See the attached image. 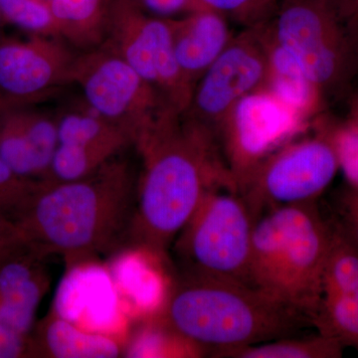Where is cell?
<instances>
[{
  "instance_id": "5b68a950",
  "label": "cell",
  "mask_w": 358,
  "mask_h": 358,
  "mask_svg": "<svg viewBox=\"0 0 358 358\" xmlns=\"http://www.w3.org/2000/svg\"><path fill=\"white\" fill-rule=\"evenodd\" d=\"M254 224L239 193L224 188L207 192L176 241L185 274L249 286Z\"/></svg>"
},
{
  "instance_id": "2e32d148",
  "label": "cell",
  "mask_w": 358,
  "mask_h": 358,
  "mask_svg": "<svg viewBox=\"0 0 358 358\" xmlns=\"http://www.w3.org/2000/svg\"><path fill=\"white\" fill-rule=\"evenodd\" d=\"M268 21L262 24L267 59L262 88L313 124L315 117L324 114L326 96L308 76L298 60L273 36Z\"/></svg>"
},
{
  "instance_id": "d590c367",
  "label": "cell",
  "mask_w": 358,
  "mask_h": 358,
  "mask_svg": "<svg viewBox=\"0 0 358 358\" xmlns=\"http://www.w3.org/2000/svg\"><path fill=\"white\" fill-rule=\"evenodd\" d=\"M10 108H14L13 103H9L6 99L0 96V115L3 114L6 110L10 109Z\"/></svg>"
},
{
  "instance_id": "d6a6232c",
  "label": "cell",
  "mask_w": 358,
  "mask_h": 358,
  "mask_svg": "<svg viewBox=\"0 0 358 358\" xmlns=\"http://www.w3.org/2000/svg\"><path fill=\"white\" fill-rule=\"evenodd\" d=\"M341 213L350 237L358 246V189L350 187L341 197Z\"/></svg>"
},
{
  "instance_id": "e0dca14e",
  "label": "cell",
  "mask_w": 358,
  "mask_h": 358,
  "mask_svg": "<svg viewBox=\"0 0 358 358\" xmlns=\"http://www.w3.org/2000/svg\"><path fill=\"white\" fill-rule=\"evenodd\" d=\"M113 256L115 258L110 264V279L122 303L136 315L155 317L162 310L171 289L155 268L152 259L157 256L134 247L122 250Z\"/></svg>"
},
{
  "instance_id": "603a6c76",
  "label": "cell",
  "mask_w": 358,
  "mask_h": 358,
  "mask_svg": "<svg viewBox=\"0 0 358 358\" xmlns=\"http://www.w3.org/2000/svg\"><path fill=\"white\" fill-rule=\"evenodd\" d=\"M353 293H358L357 244L346 231L331 230L322 274V294Z\"/></svg>"
},
{
  "instance_id": "4fadbf2b",
  "label": "cell",
  "mask_w": 358,
  "mask_h": 358,
  "mask_svg": "<svg viewBox=\"0 0 358 358\" xmlns=\"http://www.w3.org/2000/svg\"><path fill=\"white\" fill-rule=\"evenodd\" d=\"M58 145L56 117L23 107L0 115V159L20 176L43 180Z\"/></svg>"
},
{
  "instance_id": "52a82bcc",
  "label": "cell",
  "mask_w": 358,
  "mask_h": 358,
  "mask_svg": "<svg viewBox=\"0 0 358 358\" xmlns=\"http://www.w3.org/2000/svg\"><path fill=\"white\" fill-rule=\"evenodd\" d=\"M338 169L329 141L303 134L268 155L239 194L256 221L272 209L317 201Z\"/></svg>"
},
{
  "instance_id": "44dd1931",
  "label": "cell",
  "mask_w": 358,
  "mask_h": 358,
  "mask_svg": "<svg viewBox=\"0 0 358 358\" xmlns=\"http://www.w3.org/2000/svg\"><path fill=\"white\" fill-rule=\"evenodd\" d=\"M56 121L59 145L107 148L119 154L133 145L128 134L85 102L63 110Z\"/></svg>"
},
{
  "instance_id": "836d02e7",
  "label": "cell",
  "mask_w": 358,
  "mask_h": 358,
  "mask_svg": "<svg viewBox=\"0 0 358 358\" xmlns=\"http://www.w3.org/2000/svg\"><path fill=\"white\" fill-rule=\"evenodd\" d=\"M23 245L15 223L0 215V263Z\"/></svg>"
},
{
  "instance_id": "4316f807",
  "label": "cell",
  "mask_w": 358,
  "mask_h": 358,
  "mask_svg": "<svg viewBox=\"0 0 358 358\" xmlns=\"http://www.w3.org/2000/svg\"><path fill=\"white\" fill-rule=\"evenodd\" d=\"M312 129L331 143L350 187L358 189V128L352 122H341L322 114L313 122Z\"/></svg>"
},
{
  "instance_id": "f546056e",
  "label": "cell",
  "mask_w": 358,
  "mask_h": 358,
  "mask_svg": "<svg viewBox=\"0 0 358 358\" xmlns=\"http://www.w3.org/2000/svg\"><path fill=\"white\" fill-rule=\"evenodd\" d=\"M202 6L220 13L228 20L252 27L270 20L279 0H199Z\"/></svg>"
},
{
  "instance_id": "ac0fdd59",
  "label": "cell",
  "mask_w": 358,
  "mask_h": 358,
  "mask_svg": "<svg viewBox=\"0 0 358 358\" xmlns=\"http://www.w3.org/2000/svg\"><path fill=\"white\" fill-rule=\"evenodd\" d=\"M30 338L34 357L115 358L122 353L115 338L83 331L55 310L39 322Z\"/></svg>"
},
{
  "instance_id": "f1b7e54d",
  "label": "cell",
  "mask_w": 358,
  "mask_h": 358,
  "mask_svg": "<svg viewBox=\"0 0 358 358\" xmlns=\"http://www.w3.org/2000/svg\"><path fill=\"white\" fill-rule=\"evenodd\" d=\"M40 179L24 178L0 159V215L15 221L43 185Z\"/></svg>"
},
{
  "instance_id": "9c48e42d",
  "label": "cell",
  "mask_w": 358,
  "mask_h": 358,
  "mask_svg": "<svg viewBox=\"0 0 358 358\" xmlns=\"http://www.w3.org/2000/svg\"><path fill=\"white\" fill-rule=\"evenodd\" d=\"M312 122L261 88L231 108L216 129L224 159L238 192L259 164L285 143L303 136Z\"/></svg>"
},
{
  "instance_id": "ffe728a7",
  "label": "cell",
  "mask_w": 358,
  "mask_h": 358,
  "mask_svg": "<svg viewBox=\"0 0 358 358\" xmlns=\"http://www.w3.org/2000/svg\"><path fill=\"white\" fill-rule=\"evenodd\" d=\"M112 0H51L61 38L78 48L91 50L107 37Z\"/></svg>"
},
{
  "instance_id": "8d00e7d4",
  "label": "cell",
  "mask_w": 358,
  "mask_h": 358,
  "mask_svg": "<svg viewBox=\"0 0 358 358\" xmlns=\"http://www.w3.org/2000/svg\"><path fill=\"white\" fill-rule=\"evenodd\" d=\"M6 24V21L3 20V16H2L1 11H0V30H1L2 26Z\"/></svg>"
},
{
  "instance_id": "7402d4cb",
  "label": "cell",
  "mask_w": 358,
  "mask_h": 358,
  "mask_svg": "<svg viewBox=\"0 0 358 358\" xmlns=\"http://www.w3.org/2000/svg\"><path fill=\"white\" fill-rule=\"evenodd\" d=\"M343 346L336 339L319 333L308 338L273 339L227 350L218 357L229 358H339Z\"/></svg>"
},
{
  "instance_id": "277c9868",
  "label": "cell",
  "mask_w": 358,
  "mask_h": 358,
  "mask_svg": "<svg viewBox=\"0 0 358 358\" xmlns=\"http://www.w3.org/2000/svg\"><path fill=\"white\" fill-rule=\"evenodd\" d=\"M273 36L326 98L343 95L358 73V7L350 0H282Z\"/></svg>"
},
{
  "instance_id": "5bb4252c",
  "label": "cell",
  "mask_w": 358,
  "mask_h": 358,
  "mask_svg": "<svg viewBox=\"0 0 358 358\" xmlns=\"http://www.w3.org/2000/svg\"><path fill=\"white\" fill-rule=\"evenodd\" d=\"M46 257L30 247H20L0 263V324L28 336L50 277Z\"/></svg>"
},
{
  "instance_id": "8992f818",
  "label": "cell",
  "mask_w": 358,
  "mask_h": 358,
  "mask_svg": "<svg viewBox=\"0 0 358 358\" xmlns=\"http://www.w3.org/2000/svg\"><path fill=\"white\" fill-rule=\"evenodd\" d=\"M73 83L84 102L128 134L133 145L160 115L173 110L107 43L77 55Z\"/></svg>"
},
{
  "instance_id": "6da1fadb",
  "label": "cell",
  "mask_w": 358,
  "mask_h": 358,
  "mask_svg": "<svg viewBox=\"0 0 358 358\" xmlns=\"http://www.w3.org/2000/svg\"><path fill=\"white\" fill-rule=\"evenodd\" d=\"M134 147L143 167L129 247L164 259L205 194L238 192L237 185L216 134L176 110L160 115Z\"/></svg>"
},
{
  "instance_id": "e575fe53",
  "label": "cell",
  "mask_w": 358,
  "mask_h": 358,
  "mask_svg": "<svg viewBox=\"0 0 358 358\" xmlns=\"http://www.w3.org/2000/svg\"><path fill=\"white\" fill-rule=\"evenodd\" d=\"M348 121L352 122L358 128V94L353 96L352 102H350Z\"/></svg>"
},
{
  "instance_id": "7a4b0ae2",
  "label": "cell",
  "mask_w": 358,
  "mask_h": 358,
  "mask_svg": "<svg viewBox=\"0 0 358 358\" xmlns=\"http://www.w3.org/2000/svg\"><path fill=\"white\" fill-rule=\"evenodd\" d=\"M138 180L120 155L79 180H43L14 223L23 242L46 258L61 256L73 265L114 255L129 247Z\"/></svg>"
},
{
  "instance_id": "83f0119b",
  "label": "cell",
  "mask_w": 358,
  "mask_h": 358,
  "mask_svg": "<svg viewBox=\"0 0 358 358\" xmlns=\"http://www.w3.org/2000/svg\"><path fill=\"white\" fill-rule=\"evenodd\" d=\"M6 23L38 36L59 38L51 0H0Z\"/></svg>"
},
{
  "instance_id": "ba28073f",
  "label": "cell",
  "mask_w": 358,
  "mask_h": 358,
  "mask_svg": "<svg viewBox=\"0 0 358 358\" xmlns=\"http://www.w3.org/2000/svg\"><path fill=\"white\" fill-rule=\"evenodd\" d=\"M105 42L171 109L185 114L193 89L179 70L167 18L148 13L134 0H112Z\"/></svg>"
},
{
  "instance_id": "30bf717a",
  "label": "cell",
  "mask_w": 358,
  "mask_h": 358,
  "mask_svg": "<svg viewBox=\"0 0 358 358\" xmlns=\"http://www.w3.org/2000/svg\"><path fill=\"white\" fill-rule=\"evenodd\" d=\"M262 24L235 35L195 85L185 115L214 134L238 101L264 86L267 59Z\"/></svg>"
},
{
  "instance_id": "9a60e30c",
  "label": "cell",
  "mask_w": 358,
  "mask_h": 358,
  "mask_svg": "<svg viewBox=\"0 0 358 358\" xmlns=\"http://www.w3.org/2000/svg\"><path fill=\"white\" fill-rule=\"evenodd\" d=\"M167 20L179 70L194 90L200 78L235 36L229 20L208 8Z\"/></svg>"
},
{
  "instance_id": "484cf974",
  "label": "cell",
  "mask_w": 358,
  "mask_h": 358,
  "mask_svg": "<svg viewBox=\"0 0 358 358\" xmlns=\"http://www.w3.org/2000/svg\"><path fill=\"white\" fill-rule=\"evenodd\" d=\"M141 329L136 341L127 350L131 357H201L205 355L199 346L174 333L157 317Z\"/></svg>"
},
{
  "instance_id": "4dcf8cb0",
  "label": "cell",
  "mask_w": 358,
  "mask_h": 358,
  "mask_svg": "<svg viewBox=\"0 0 358 358\" xmlns=\"http://www.w3.org/2000/svg\"><path fill=\"white\" fill-rule=\"evenodd\" d=\"M141 8L152 15L174 18L204 9L199 0H134Z\"/></svg>"
},
{
  "instance_id": "7c38bea8",
  "label": "cell",
  "mask_w": 358,
  "mask_h": 358,
  "mask_svg": "<svg viewBox=\"0 0 358 358\" xmlns=\"http://www.w3.org/2000/svg\"><path fill=\"white\" fill-rule=\"evenodd\" d=\"M77 55L56 37L0 39V96L25 107L73 83Z\"/></svg>"
},
{
  "instance_id": "d6986e66",
  "label": "cell",
  "mask_w": 358,
  "mask_h": 358,
  "mask_svg": "<svg viewBox=\"0 0 358 358\" xmlns=\"http://www.w3.org/2000/svg\"><path fill=\"white\" fill-rule=\"evenodd\" d=\"M285 240V206L266 212L257 219L252 234L248 284L250 287L260 289L274 298L279 284Z\"/></svg>"
},
{
  "instance_id": "8fae6325",
  "label": "cell",
  "mask_w": 358,
  "mask_h": 358,
  "mask_svg": "<svg viewBox=\"0 0 358 358\" xmlns=\"http://www.w3.org/2000/svg\"><path fill=\"white\" fill-rule=\"evenodd\" d=\"M286 208V240L282 250L275 298L310 320L322 296V274L331 230L315 202Z\"/></svg>"
},
{
  "instance_id": "d4e9b609",
  "label": "cell",
  "mask_w": 358,
  "mask_h": 358,
  "mask_svg": "<svg viewBox=\"0 0 358 358\" xmlns=\"http://www.w3.org/2000/svg\"><path fill=\"white\" fill-rule=\"evenodd\" d=\"M119 155L121 154L107 148L58 145L43 180L48 183L79 180L96 173L103 164Z\"/></svg>"
},
{
  "instance_id": "74e56055",
  "label": "cell",
  "mask_w": 358,
  "mask_h": 358,
  "mask_svg": "<svg viewBox=\"0 0 358 358\" xmlns=\"http://www.w3.org/2000/svg\"><path fill=\"white\" fill-rule=\"evenodd\" d=\"M353 4H355L358 7V0H350Z\"/></svg>"
},
{
  "instance_id": "3957f363",
  "label": "cell",
  "mask_w": 358,
  "mask_h": 358,
  "mask_svg": "<svg viewBox=\"0 0 358 358\" xmlns=\"http://www.w3.org/2000/svg\"><path fill=\"white\" fill-rule=\"evenodd\" d=\"M155 317L214 357L287 338L313 324L296 308L248 285L186 274L171 287Z\"/></svg>"
},
{
  "instance_id": "1f68e13d",
  "label": "cell",
  "mask_w": 358,
  "mask_h": 358,
  "mask_svg": "<svg viewBox=\"0 0 358 358\" xmlns=\"http://www.w3.org/2000/svg\"><path fill=\"white\" fill-rule=\"evenodd\" d=\"M34 357L31 338L0 324V358Z\"/></svg>"
},
{
  "instance_id": "cb8c5ba5",
  "label": "cell",
  "mask_w": 358,
  "mask_h": 358,
  "mask_svg": "<svg viewBox=\"0 0 358 358\" xmlns=\"http://www.w3.org/2000/svg\"><path fill=\"white\" fill-rule=\"evenodd\" d=\"M313 324L343 348L358 350V293L322 294Z\"/></svg>"
}]
</instances>
